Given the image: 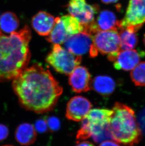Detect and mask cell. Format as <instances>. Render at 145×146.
I'll use <instances>...</instances> for the list:
<instances>
[{
    "mask_svg": "<svg viewBox=\"0 0 145 146\" xmlns=\"http://www.w3.org/2000/svg\"><path fill=\"white\" fill-rule=\"evenodd\" d=\"M12 86L21 106L37 113L52 110L63 92L51 72L38 64L26 68Z\"/></svg>",
    "mask_w": 145,
    "mask_h": 146,
    "instance_id": "1",
    "label": "cell"
},
{
    "mask_svg": "<svg viewBox=\"0 0 145 146\" xmlns=\"http://www.w3.org/2000/svg\"><path fill=\"white\" fill-rule=\"evenodd\" d=\"M31 39L28 26L9 35L0 29V82L13 80L26 68L31 58Z\"/></svg>",
    "mask_w": 145,
    "mask_h": 146,
    "instance_id": "2",
    "label": "cell"
},
{
    "mask_svg": "<svg viewBox=\"0 0 145 146\" xmlns=\"http://www.w3.org/2000/svg\"><path fill=\"white\" fill-rule=\"evenodd\" d=\"M109 127L113 140L122 146H135L142 138L135 113L132 108L120 103L113 108Z\"/></svg>",
    "mask_w": 145,
    "mask_h": 146,
    "instance_id": "3",
    "label": "cell"
},
{
    "mask_svg": "<svg viewBox=\"0 0 145 146\" xmlns=\"http://www.w3.org/2000/svg\"><path fill=\"white\" fill-rule=\"evenodd\" d=\"M120 49L118 31H100L93 36V44L90 54L92 57L96 56L99 52L107 54L108 60L113 62Z\"/></svg>",
    "mask_w": 145,
    "mask_h": 146,
    "instance_id": "4",
    "label": "cell"
},
{
    "mask_svg": "<svg viewBox=\"0 0 145 146\" xmlns=\"http://www.w3.org/2000/svg\"><path fill=\"white\" fill-rule=\"evenodd\" d=\"M82 56L74 55L60 46L54 44L46 61L56 72L63 74H70L81 63Z\"/></svg>",
    "mask_w": 145,
    "mask_h": 146,
    "instance_id": "5",
    "label": "cell"
},
{
    "mask_svg": "<svg viewBox=\"0 0 145 146\" xmlns=\"http://www.w3.org/2000/svg\"><path fill=\"white\" fill-rule=\"evenodd\" d=\"M84 29V26L70 15L57 17L53 29L46 39L52 44H63L69 37Z\"/></svg>",
    "mask_w": 145,
    "mask_h": 146,
    "instance_id": "6",
    "label": "cell"
},
{
    "mask_svg": "<svg viewBox=\"0 0 145 146\" xmlns=\"http://www.w3.org/2000/svg\"><path fill=\"white\" fill-rule=\"evenodd\" d=\"M70 15L75 18L83 26L93 22L100 8L97 4H88L86 0H70L67 6Z\"/></svg>",
    "mask_w": 145,
    "mask_h": 146,
    "instance_id": "7",
    "label": "cell"
},
{
    "mask_svg": "<svg viewBox=\"0 0 145 146\" xmlns=\"http://www.w3.org/2000/svg\"><path fill=\"white\" fill-rule=\"evenodd\" d=\"M145 24V0H130L125 16L118 23V31L129 26L141 28Z\"/></svg>",
    "mask_w": 145,
    "mask_h": 146,
    "instance_id": "8",
    "label": "cell"
},
{
    "mask_svg": "<svg viewBox=\"0 0 145 146\" xmlns=\"http://www.w3.org/2000/svg\"><path fill=\"white\" fill-rule=\"evenodd\" d=\"M92 44L93 36L83 31L69 37L64 43V46L74 55L82 56L90 52Z\"/></svg>",
    "mask_w": 145,
    "mask_h": 146,
    "instance_id": "9",
    "label": "cell"
},
{
    "mask_svg": "<svg viewBox=\"0 0 145 146\" xmlns=\"http://www.w3.org/2000/svg\"><path fill=\"white\" fill-rule=\"evenodd\" d=\"M92 107V103L85 97L80 96L73 97L67 106L66 117L74 121H82L86 118Z\"/></svg>",
    "mask_w": 145,
    "mask_h": 146,
    "instance_id": "10",
    "label": "cell"
},
{
    "mask_svg": "<svg viewBox=\"0 0 145 146\" xmlns=\"http://www.w3.org/2000/svg\"><path fill=\"white\" fill-rule=\"evenodd\" d=\"M69 75V84L75 92H87L92 89V80L86 68L77 66Z\"/></svg>",
    "mask_w": 145,
    "mask_h": 146,
    "instance_id": "11",
    "label": "cell"
},
{
    "mask_svg": "<svg viewBox=\"0 0 145 146\" xmlns=\"http://www.w3.org/2000/svg\"><path fill=\"white\" fill-rule=\"evenodd\" d=\"M145 54L144 51L137 50L120 51L113 61L114 67L118 70H132Z\"/></svg>",
    "mask_w": 145,
    "mask_h": 146,
    "instance_id": "12",
    "label": "cell"
},
{
    "mask_svg": "<svg viewBox=\"0 0 145 146\" xmlns=\"http://www.w3.org/2000/svg\"><path fill=\"white\" fill-rule=\"evenodd\" d=\"M118 21L112 11L103 10L100 13L96 20L87 25L86 29L92 35L100 31H118Z\"/></svg>",
    "mask_w": 145,
    "mask_h": 146,
    "instance_id": "13",
    "label": "cell"
},
{
    "mask_svg": "<svg viewBox=\"0 0 145 146\" xmlns=\"http://www.w3.org/2000/svg\"><path fill=\"white\" fill-rule=\"evenodd\" d=\"M56 22V18L49 13L40 11L33 17L32 26L36 32L41 36H47L51 33Z\"/></svg>",
    "mask_w": 145,
    "mask_h": 146,
    "instance_id": "14",
    "label": "cell"
},
{
    "mask_svg": "<svg viewBox=\"0 0 145 146\" xmlns=\"http://www.w3.org/2000/svg\"><path fill=\"white\" fill-rule=\"evenodd\" d=\"M15 137L16 141L20 145L28 146L35 142L37 133L32 124L29 123H23L16 128Z\"/></svg>",
    "mask_w": 145,
    "mask_h": 146,
    "instance_id": "15",
    "label": "cell"
},
{
    "mask_svg": "<svg viewBox=\"0 0 145 146\" xmlns=\"http://www.w3.org/2000/svg\"><path fill=\"white\" fill-rule=\"evenodd\" d=\"M141 28L137 26H129L121 29L119 31L121 49L127 50L134 48L138 43L137 33Z\"/></svg>",
    "mask_w": 145,
    "mask_h": 146,
    "instance_id": "16",
    "label": "cell"
},
{
    "mask_svg": "<svg viewBox=\"0 0 145 146\" xmlns=\"http://www.w3.org/2000/svg\"><path fill=\"white\" fill-rule=\"evenodd\" d=\"M113 113V110L105 108H94L90 110L84 119L90 125H105L109 123Z\"/></svg>",
    "mask_w": 145,
    "mask_h": 146,
    "instance_id": "17",
    "label": "cell"
},
{
    "mask_svg": "<svg viewBox=\"0 0 145 146\" xmlns=\"http://www.w3.org/2000/svg\"><path fill=\"white\" fill-rule=\"evenodd\" d=\"M115 88V82L109 76H97L92 81V88L104 96L112 94Z\"/></svg>",
    "mask_w": 145,
    "mask_h": 146,
    "instance_id": "18",
    "label": "cell"
},
{
    "mask_svg": "<svg viewBox=\"0 0 145 146\" xmlns=\"http://www.w3.org/2000/svg\"><path fill=\"white\" fill-rule=\"evenodd\" d=\"M19 25V21L14 13L7 11L0 16V29L3 33L10 34L16 31Z\"/></svg>",
    "mask_w": 145,
    "mask_h": 146,
    "instance_id": "19",
    "label": "cell"
},
{
    "mask_svg": "<svg viewBox=\"0 0 145 146\" xmlns=\"http://www.w3.org/2000/svg\"><path fill=\"white\" fill-rule=\"evenodd\" d=\"M130 77L135 85L137 86H145V62H141L133 69Z\"/></svg>",
    "mask_w": 145,
    "mask_h": 146,
    "instance_id": "20",
    "label": "cell"
},
{
    "mask_svg": "<svg viewBox=\"0 0 145 146\" xmlns=\"http://www.w3.org/2000/svg\"><path fill=\"white\" fill-rule=\"evenodd\" d=\"M48 129L51 131H58L60 128V121L57 117L51 116L46 119Z\"/></svg>",
    "mask_w": 145,
    "mask_h": 146,
    "instance_id": "21",
    "label": "cell"
},
{
    "mask_svg": "<svg viewBox=\"0 0 145 146\" xmlns=\"http://www.w3.org/2000/svg\"><path fill=\"white\" fill-rule=\"evenodd\" d=\"M34 128L36 131L43 133L46 131L48 127L46 119H40L36 121Z\"/></svg>",
    "mask_w": 145,
    "mask_h": 146,
    "instance_id": "22",
    "label": "cell"
},
{
    "mask_svg": "<svg viewBox=\"0 0 145 146\" xmlns=\"http://www.w3.org/2000/svg\"><path fill=\"white\" fill-rule=\"evenodd\" d=\"M138 122L142 133L145 134V108L139 113Z\"/></svg>",
    "mask_w": 145,
    "mask_h": 146,
    "instance_id": "23",
    "label": "cell"
},
{
    "mask_svg": "<svg viewBox=\"0 0 145 146\" xmlns=\"http://www.w3.org/2000/svg\"><path fill=\"white\" fill-rule=\"evenodd\" d=\"M9 134V130L7 126L0 124V141H3L8 137Z\"/></svg>",
    "mask_w": 145,
    "mask_h": 146,
    "instance_id": "24",
    "label": "cell"
},
{
    "mask_svg": "<svg viewBox=\"0 0 145 146\" xmlns=\"http://www.w3.org/2000/svg\"><path fill=\"white\" fill-rule=\"evenodd\" d=\"M99 146H120L117 142L110 140H107L102 142Z\"/></svg>",
    "mask_w": 145,
    "mask_h": 146,
    "instance_id": "25",
    "label": "cell"
},
{
    "mask_svg": "<svg viewBox=\"0 0 145 146\" xmlns=\"http://www.w3.org/2000/svg\"><path fill=\"white\" fill-rule=\"evenodd\" d=\"M75 146H95L93 144L87 141H84L78 142Z\"/></svg>",
    "mask_w": 145,
    "mask_h": 146,
    "instance_id": "26",
    "label": "cell"
},
{
    "mask_svg": "<svg viewBox=\"0 0 145 146\" xmlns=\"http://www.w3.org/2000/svg\"><path fill=\"white\" fill-rule=\"evenodd\" d=\"M102 3H105V4H110V3H113L117 2L119 0H101Z\"/></svg>",
    "mask_w": 145,
    "mask_h": 146,
    "instance_id": "27",
    "label": "cell"
},
{
    "mask_svg": "<svg viewBox=\"0 0 145 146\" xmlns=\"http://www.w3.org/2000/svg\"><path fill=\"white\" fill-rule=\"evenodd\" d=\"M143 42H144V46H145V34L144 35V38H143Z\"/></svg>",
    "mask_w": 145,
    "mask_h": 146,
    "instance_id": "28",
    "label": "cell"
},
{
    "mask_svg": "<svg viewBox=\"0 0 145 146\" xmlns=\"http://www.w3.org/2000/svg\"><path fill=\"white\" fill-rule=\"evenodd\" d=\"M13 146L12 145H3V146Z\"/></svg>",
    "mask_w": 145,
    "mask_h": 146,
    "instance_id": "29",
    "label": "cell"
}]
</instances>
